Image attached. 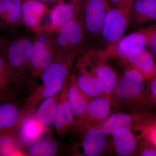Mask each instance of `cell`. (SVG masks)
Segmentation results:
<instances>
[{"label": "cell", "mask_w": 156, "mask_h": 156, "mask_svg": "<svg viewBox=\"0 0 156 156\" xmlns=\"http://www.w3.org/2000/svg\"><path fill=\"white\" fill-rule=\"evenodd\" d=\"M57 55L36 39L32 41L28 62V73L32 82L39 79Z\"/></svg>", "instance_id": "9a60e30c"}, {"label": "cell", "mask_w": 156, "mask_h": 156, "mask_svg": "<svg viewBox=\"0 0 156 156\" xmlns=\"http://www.w3.org/2000/svg\"><path fill=\"white\" fill-rule=\"evenodd\" d=\"M148 33L147 48L154 58H156V24L146 26Z\"/></svg>", "instance_id": "f1b7e54d"}, {"label": "cell", "mask_w": 156, "mask_h": 156, "mask_svg": "<svg viewBox=\"0 0 156 156\" xmlns=\"http://www.w3.org/2000/svg\"><path fill=\"white\" fill-rule=\"evenodd\" d=\"M73 73L78 86L85 94L91 98L104 96L101 84L85 54L78 59Z\"/></svg>", "instance_id": "ba28073f"}, {"label": "cell", "mask_w": 156, "mask_h": 156, "mask_svg": "<svg viewBox=\"0 0 156 156\" xmlns=\"http://www.w3.org/2000/svg\"><path fill=\"white\" fill-rule=\"evenodd\" d=\"M60 92L42 101L36 112L37 119L47 129L53 127L57 113Z\"/></svg>", "instance_id": "d4e9b609"}, {"label": "cell", "mask_w": 156, "mask_h": 156, "mask_svg": "<svg viewBox=\"0 0 156 156\" xmlns=\"http://www.w3.org/2000/svg\"><path fill=\"white\" fill-rule=\"evenodd\" d=\"M111 9L109 0H86L82 4L80 15L86 38L93 41L100 39L105 17Z\"/></svg>", "instance_id": "3957f363"}, {"label": "cell", "mask_w": 156, "mask_h": 156, "mask_svg": "<svg viewBox=\"0 0 156 156\" xmlns=\"http://www.w3.org/2000/svg\"><path fill=\"white\" fill-rule=\"evenodd\" d=\"M113 101L105 96L92 98L86 108L83 122L86 126H96L102 122L113 111Z\"/></svg>", "instance_id": "ac0fdd59"}, {"label": "cell", "mask_w": 156, "mask_h": 156, "mask_svg": "<svg viewBox=\"0 0 156 156\" xmlns=\"http://www.w3.org/2000/svg\"><path fill=\"white\" fill-rule=\"evenodd\" d=\"M82 4H72L58 1L49 11V22L43 28L41 32L55 33L62 27L79 17Z\"/></svg>", "instance_id": "8fae6325"}, {"label": "cell", "mask_w": 156, "mask_h": 156, "mask_svg": "<svg viewBox=\"0 0 156 156\" xmlns=\"http://www.w3.org/2000/svg\"><path fill=\"white\" fill-rule=\"evenodd\" d=\"M9 2L10 0H0V19L2 20L5 14Z\"/></svg>", "instance_id": "d6a6232c"}, {"label": "cell", "mask_w": 156, "mask_h": 156, "mask_svg": "<svg viewBox=\"0 0 156 156\" xmlns=\"http://www.w3.org/2000/svg\"><path fill=\"white\" fill-rule=\"evenodd\" d=\"M22 0H10L9 5L2 20L6 25L14 27L22 23L21 5Z\"/></svg>", "instance_id": "83f0119b"}, {"label": "cell", "mask_w": 156, "mask_h": 156, "mask_svg": "<svg viewBox=\"0 0 156 156\" xmlns=\"http://www.w3.org/2000/svg\"><path fill=\"white\" fill-rule=\"evenodd\" d=\"M6 45L5 43V40L3 39V37L2 36L1 34H0V50H2V49H5L7 46Z\"/></svg>", "instance_id": "d590c367"}, {"label": "cell", "mask_w": 156, "mask_h": 156, "mask_svg": "<svg viewBox=\"0 0 156 156\" xmlns=\"http://www.w3.org/2000/svg\"><path fill=\"white\" fill-rule=\"evenodd\" d=\"M14 92L0 97V136L17 133L20 125L23 105Z\"/></svg>", "instance_id": "52a82bcc"}, {"label": "cell", "mask_w": 156, "mask_h": 156, "mask_svg": "<svg viewBox=\"0 0 156 156\" xmlns=\"http://www.w3.org/2000/svg\"><path fill=\"white\" fill-rule=\"evenodd\" d=\"M112 9H119L129 14L132 0H109Z\"/></svg>", "instance_id": "f546056e"}, {"label": "cell", "mask_w": 156, "mask_h": 156, "mask_svg": "<svg viewBox=\"0 0 156 156\" xmlns=\"http://www.w3.org/2000/svg\"><path fill=\"white\" fill-rule=\"evenodd\" d=\"M64 148L59 140L47 137L29 146L24 154L29 156H55L61 154Z\"/></svg>", "instance_id": "cb8c5ba5"}, {"label": "cell", "mask_w": 156, "mask_h": 156, "mask_svg": "<svg viewBox=\"0 0 156 156\" xmlns=\"http://www.w3.org/2000/svg\"><path fill=\"white\" fill-rule=\"evenodd\" d=\"M78 53H62L58 54L44 71L39 79L41 85H48L56 81H64L69 76L70 72Z\"/></svg>", "instance_id": "30bf717a"}, {"label": "cell", "mask_w": 156, "mask_h": 156, "mask_svg": "<svg viewBox=\"0 0 156 156\" xmlns=\"http://www.w3.org/2000/svg\"><path fill=\"white\" fill-rule=\"evenodd\" d=\"M129 14L115 9L109 10L101 32L100 39L105 45L106 51L113 47L124 37L129 26Z\"/></svg>", "instance_id": "8992f818"}, {"label": "cell", "mask_w": 156, "mask_h": 156, "mask_svg": "<svg viewBox=\"0 0 156 156\" xmlns=\"http://www.w3.org/2000/svg\"><path fill=\"white\" fill-rule=\"evenodd\" d=\"M0 97H2V96H1V95H0Z\"/></svg>", "instance_id": "f35d334b"}, {"label": "cell", "mask_w": 156, "mask_h": 156, "mask_svg": "<svg viewBox=\"0 0 156 156\" xmlns=\"http://www.w3.org/2000/svg\"><path fill=\"white\" fill-rule=\"evenodd\" d=\"M65 81H57L46 85H41L34 89L22 106L21 121L27 115L35 114L38 106L42 101L61 92Z\"/></svg>", "instance_id": "e0dca14e"}, {"label": "cell", "mask_w": 156, "mask_h": 156, "mask_svg": "<svg viewBox=\"0 0 156 156\" xmlns=\"http://www.w3.org/2000/svg\"><path fill=\"white\" fill-rule=\"evenodd\" d=\"M65 2L72 3V4H82L86 0H60Z\"/></svg>", "instance_id": "e575fe53"}, {"label": "cell", "mask_w": 156, "mask_h": 156, "mask_svg": "<svg viewBox=\"0 0 156 156\" xmlns=\"http://www.w3.org/2000/svg\"><path fill=\"white\" fill-rule=\"evenodd\" d=\"M16 87L15 74L9 62L0 54V95H9Z\"/></svg>", "instance_id": "484cf974"}, {"label": "cell", "mask_w": 156, "mask_h": 156, "mask_svg": "<svg viewBox=\"0 0 156 156\" xmlns=\"http://www.w3.org/2000/svg\"><path fill=\"white\" fill-rule=\"evenodd\" d=\"M55 34V45L58 53L78 54L83 49L86 36L80 15L62 27Z\"/></svg>", "instance_id": "277c9868"}, {"label": "cell", "mask_w": 156, "mask_h": 156, "mask_svg": "<svg viewBox=\"0 0 156 156\" xmlns=\"http://www.w3.org/2000/svg\"><path fill=\"white\" fill-rule=\"evenodd\" d=\"M154 77L156 78V64L154 72Z\"/></svg>", "instance_id": "74e56055"}, {"label": "cell", "mask_w": 156, "mask_h": 156, "mask_svg": "<svg viewBox=\"0 0 156 156\" xmlns=\"http://www.w3.org/2000/svg\"><path fill=\"white\" fill-rule=\"evenodd\" d=\"M126 61L131 65L132 68L139 72L146 81L150 80L153 77L156 64L155 58L146 48L132 51Z\"/></svg>", "instance_id": "44dd1931"}, {"label": "cell", "mask_w": 156, "mask_h": 156, "mask_svg": "<svg viewBox=\"0 0 156 156\" xmlns=\"http://www.w3.org/2000/svg\"><path fill=\"white\" fill-rule=\"evenodd\" d=\"M67 96L76 124L82 123L87 105L92 98L89 97L80 89L73 73L68 80Z\"/></svg>", "instance_id": "ffe728a7"}, {"label": "cell", "mask_w": 156, "mask_h": 156, "mask_svg": "<svg viewBox=\"0 0 156 156\" xmlns=\"http://www.w3.org/2000/svg\"><path fill=\"white\" fill-rule=\"evenodd\" d=\"M20 145L16 136V133L1 135L0 156L24 155L20 150Z\"/></svg>", "instance_id": "4316f807"}, {"label": "cell", "mask_w": 156, "mask_h": 156, "mask_svg": "<svg viewBox=\"0 0 156 156\" xmlns=\"http://www.w3.org/2000/svg\"><path fill=\"white\" fill-rule=\"evenodd\" d=\"M68 79L65 81L60 92L56 119L53 126L54 131L59 139H63L66 134L72 132L77 125L68 100Z\"/></svg>", "instance_id": "7c38bea8"}, {"label": "cell", "mask_w": 156, "mask_h": 156, "mask_svg": "<svg viewBox=\"0 0 156 156\" xmlns=\"http://www.w3.org/2000/svg\"><path fill=\"white\" fill-rule=\"evenodd\" d=\"M138 155L141 156H156V147L144 148L137 152Z\"/></svg>", "instance_id": "1f68e13d"}, {"label": "cell", "mask_w": 156, "mask_h": 156, "mask_svg": "<svg viewBox=\"0 0 156 156\" xmlns=\"http://www.w3.org/2000/svg\"><path fill=\"white\" fill-rule=\"evenodd\" d=\"M84 54L101 84L104 95L113 101L120 80L115 69L107 62L108 56L105 52L101 49H91Z\"/></svg>", "instance_id": "6da1fadb"}, {"label": "cell", "mask_w": 156, "mask_h": 156, "mask_svg": "<svg viewBox=\"0 0 156 156\" xmlns=\"http://www.w3.org/2000/svg\"><path fill=\"white\" fill-rule=\"evenodd\" d=\"M48 130L39 122L35 114H32L21 120L16 136L20 145L28 147L40 140Z\"/></svg>", "instance_id": "d6986e66"}, {"label": "cell", "mask_w": 156, "mask_h": 156, "mask_svg": "<svg viewBox=\"0 0 156 156\" xmlns=\"http://www.w3.org/2000/svg\"><path fill=\"white\" fill-rule=\"evenodd\" d=\"M49 10L45 3L37 0H22L21 18L22 23L27 29L37 34L41 32L42 20L49 13Z\"/></svg>", "instance_id": "2e32d148"}, {"label": "cell", "mask_w": 156, "mask_h": 156, "mask_svg": "<svg viewBox=\"0 0 156 156\" xmlns=\"http://www.w3.org/2000/svg\"><path fill=\"white\" fill-rule=\"evenodd\" d=\"M32 41L26 37L15 39L7 44L6 60L10 65L16 79V87H20L23 76L28 72V62Z\"/></svg>", "instance_id": "5b68a950"}, {"label": "cell", "mask_w": 156, "mask_h": 156, "mask_svg": "<svg viewBox=\"0 0 156 156\" xmlns=\"http://www.w3.org/2000/svg\"><path fill=\"white\" fill-rule=\"evenodd\" d=\"M132 129L122 128L115 132L112 136V144L117 155L130 156L136 153L137 140Z\"/></svg>", "instance_id": "7402d4cb"}, {"label": "cell", "mask_w": 156, "mask_h": 156, "mask_svg": "<svg viewBox=\"0 0 156 156\" xmlns=\"http://www.w3.org/2000/svg\"><path fill=\"white\" fill-rule=\"evenodd\" d=\"M149 86V92L151 100L156 104V78L153 77L150 80Z\"/></svg>", "instance_id": "4dcf8cb0"}, {"label": "cell", "mask_w": 156, "mask_h": 156, "mask_svg": "<svg viewBox=\"0 0 156 156\" xmlns=\"http://www.w3.org/2000/svg\"><path fill=\"white\" fill-rule=\"evenodd\" d=\"M76 127L81 131L80 138L72 149V154L76 156H100L108 150L107 135L96 126H86L83 123Z\"/></svg>", "instance_id": "7a4b0ae2"}, {"label": "cell", "mask_w": 156, "mask_h": 156, "mask_svg": "<svg viewBox=\"0 0 156 156\" xmlns=\"http://www.w3.org/2000/svg\"><path fill=\"white\" fill-rule=\"evenodd\" d=\"M148 33L146 27L124 36L113 47L104 51L107 56L114 55L126 61L131 52L140 48H146Z\"/></svg>", "instance_id": "4fadbf2b"}, {"label": "cell", "mask_w": 156, "mask_h": 156, "mask_svg": "<svg viewBox=\"0 0 156 156\" xmlns=\"http://www.w3.org/2000/svg\"><path fill=\"white\" fill-rule=\"evenodd\" d=\"M149 137L151 142L156 147V127L151 131Z\"/></svg>", "instance_id": "836d02e7"}, {"label": "cell", "mask_w": 156, "mask_h": 156, "mask_svg": "<svg viewBox=\"0 0 156 156\" xmlns=\"http://www.w3.org/2000/svg\"><path fill=\"white\" fill-rule=\"evenodd\" d=\"M37 1H40L42 2H56V1H59L60 0H37Z\"/></svg>", "instance_id": "8d00e7d4"}, {"label": "cell", "mask_w": 156, "mask_h": 156, "mask_svg": "<svg viewBox=\"0 0 156 156\" xmlns=\"http://www.w3.org/2000/svg\"><path fill=\"white\" fill-rule=\"evenodd\" d=\"M145 81L143 76L134 69L126 71L119 81L115 99L126 104L139 99L144 92Z\"/></svg>", "instance_id": "9c48e42d"}, {"label": "cell", "mask_w": 156, "mask_h": 156, "mask_svg": "<svg viewBox=\"0 0 156 156\" xmlns=\"http://www.w3.org/2000/svg\"><path fill=\"white\" fill-rule=\"evenodd\" d=\"M154 24H156V0H132L128 28L131 30H138Z\"/></svg>", "instance_id": "5bb4252c"}, {"label": "cell", "mask_w": 156, "mask_h": 156, "mask_svg": "<svg viewBox=\"0 0 156 156\" xmlns=\"http://www.w3.org/2000/svg\"><path fill=\"white\" fill-rule=\"evenodd\" d=\"M135 116L126 113L113 114L96 126L106 135H112L118 130L122 128L133 129L136 122Z\"/></svg>", "instance_id": "603a6c76"}]
</instances>
